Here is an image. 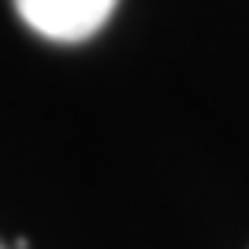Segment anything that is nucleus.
I'll use <instances>...</instances> for the list:
<instances>
[{
	"instance_id": "f257e3e1",
	"label": "nucleus",
	"mask_w": 249,
	"mask_h": 249,
	"mask_svg": "<svg viewBox=\"0 0 249 249\" xmlns=\"http://www.w3.org/2000/svg\"><path fill=\"white\" fill-rule=\"evenodd\" d=\"M119 0H15L22 22L49 41H86L112 19Z\"/></svg>"
},
{
	"instance_id": "f03ea898",
	"label": "nucleus",
	"mask_w": 249,
	"mask_h": 249,
	"mask_svg": "<svg viewBox=\"0 0 249 249\" xmlns=\"http://www.w3.org/2000/svg\"><path fill=\"white\" fill-rule=\"evenodd\" d=\"M0 249H4V246H0Z\"/></svg>"
}]
</instances>
